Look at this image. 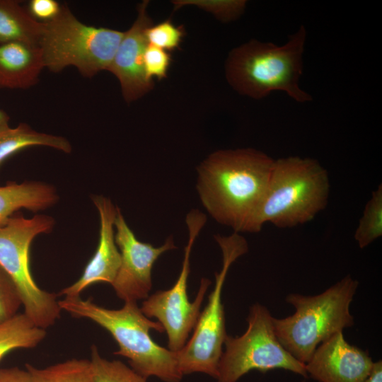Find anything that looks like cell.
Masks as SVG:
<instances>
[{
  "label": "cell",
  "instance_id": "6da1fadb",
  "mask_svg": "<svg viewBox=\"0 0 382 382\" xmlns=\"http://www.w3.org/2000/svg\"><path fill=\"white\" fill-rule=\"evenodd\" d=\"M274 159L254 149L218 150L197 168L196 188L209 214L233 232L251 233Z\"/></svg>",
  "mask_w": 382,
  "mask_h": 382
},
{
  "label": "cell",
  "instance_id": "7a4b0ae2",
  "mask_svg": "<svg viewBox=\"0 0 382 382\" xmlns=\"http://www.w3.org/2000/svg\"><path fill=\"white\" fill-rule=\"evenodd\" d=\"M62 310L85 318L106 330L118 345L114 354L128 359L130 367L143 377H157L164 382H180L177 352L156 343L150 330L164 332L158 322L146 317L137 302H125L120 309H108L80 296L59 301Z\"/></svg>",
  "mask_w": 382,
  "mask_h": 382
},
{
  "label": "cell",
  "instance_id": "3957f363",
  "mask_svg": "<svg viewBox=\"0 0 382 382\" xmlns=\"http://www.w3.org/2000/svg\"><path fill=\"white\" fill-rule=\"evenodd\" d=\"M306 38L301 26L282 46L252 40L233 49L225 65L228 82L240 94L254 99L281 91L299 103L311 100L299 84Z\"/></svg>",
  "mask_w": 382,
  "mask_h": 382
},
{
  "label": "cell",
  "instance_id": "277c9868",
  "mask_svg": "<svg viewBox=\"0 0 382 382\" xmlns=\"http://www.w3.org/2000/svg\"><path fill=\"white\" fill-rule=\"evenodd\" d=\"M330 187L328 173L317 160H274L251 233L260 231L265 223L292 228L311 221L326 207Z\"/></svg>",
  "mask_w": 382,
  "mask_h": 382
},
{
  "label": "cell",
  "instance_id": "5b68a950",
  "mask_svg": "<svg viewBox=\"0 0 382 382\" xmlns=\"http://www.w3.org/2000/svg\"><path fill=\"white\" fill-rule=\"evenodd\" d=\"M359 282L350 275L315 296L289 294L286 301L296 311L272 318L275 335L284 349L306 364L319 345L353 326L350 304Z\"/></svg>",
  "mask_w": 382,
  "mask_h": 382
},
{
  "label": "cell",
  "instance_id": "8992f818",
  "mask_svg": "<svg viewBox=\"0 0 382 382\" xmlns=\"http://www.w3.org/2000/svg\"><path fill=\"white\" fill-rule=\"evenodd\" d=\"M124 32L81 22L66 4L58 16L42 23L38 42L45 68L54 73L74 66L84 77L108 71Z\"/></svg>",
  "mask_w": 382,
  "mask_h": 382
},
{
  "label": "cell",
  "instance_id": "52a82bcc",
  "mask_svg": "<svg viewBox=\"0 0 382 382\" xmlns=\"http://www.w3.org/2000/svg\"><path fill=\"white\" fill-rule=\"evenodd\" d=\"M54 225V219L48 215L26 219L16 212L0 227V265L17 286L23 313L45 330L59 318L62 309L57 295L40 289L35 282L30 267V248L37 236L50 233Z\"/></svg>",
  "mask_w": 382,
  "mask_h": 382
},
{
  "label": "cell",
  "instance_id": "ba28073f",
  "mask_svg": "<svg viewBox=\"0 0 382 382\" xmlns=\"http://www.w3.org/2000/svg\"><path fill=\"white\" fill-rule=\"evenodd\" d=\"M214 238L221 250L222 267L215 273L214 288L199 316L190 339L177 352L183 376L201 373L216 378L227 335L221 301L223 286L232 264L248 250L247 241L238 233L227 236L216 234Z\"/></svg>",
  "mask_w": 382,
  "mask_h": 382
},
{
  "label": "cell",
  "instance_id": "9c48e42d",
  "mask_svg": "<svg viewBox=\"0 0 382 382\" xmlns=\"http://www.w3.org/2000/svg\"><path fill=\"white\" fill-rule=\"evenodd\" d=\"M272 318L267 307L260 303L250 308L245 332L240 336H226L216 382H237L253 370L265 373L279 369L308 377L305 364L295 359L278 340Z\"/></svg>",
  "mask_w": 382,
  "mask_h": 382
},
{
  "label": "cell",
  "instance_id": "30bf717a",
  "mask_svg": "<svg viewBox=\"0 0 382 382\" xmlns=\"http://www.w3.org/2000/svg\"><path fill=\"white\" fill-rule=\"evenodd\" d=\"M207 221L206 215L198 209H192L186 216L188 240L184 248L180 273L174 285L168 290L158 291L149 295L140 307L148 317L157 319L166 332L168 349L180 351L188 340L194 329L207 289L211 281L202 278L195 300L187 296V279L190 273V257L194 243Z\"/></svg>",
  "mask_w": 382,
  "mask_h": 382
},
{
  "label": "cell",
  "instance_id": "8fae6325",
  "mask_svg": "<svg viewBox=\"0 0 382 382\" xmlns=\"http://www.w3.org/2000/svg\"><path fill=\"white\" fill-rule=\"evenodd\" d=\"M115 241L120 253V265L111 284L124 302H137L149 296L154 264L165 252L176 248L173 236L154 247L139 241L117 207L115 219Z\"/></svg>",
  "mask_w": 382,
  "mask_h": 382
},
{
  "label": "cell",
  "instance_id": "7c38bea8",
  "mask_svg": "<svg viewBox=\"0 0 382 382\" xmlns=\"http://www.w3.org/2000/svg\"><path fill=\"white\" fill-rule=\"evenodd\" d=\"M148 4V1L139 4L137 17L130 28L124 32L108 69L118 79L127 103L139 99L154 86V82L146 79L144 69V55L148 45L146 31L152 25L147 13Z\"/></svg>",
  "mask_w": 382,
  "mask_h": 382
},
{
  "label": "cell",
  "instance_id": "4fadbf2b",
  "mask_svg": "<svg viewBox=\"0 0 382 382\" xmlns=\"http://www.w3.org/2000/svg\"><path fill=\"white\" fill-rule=\"evenodd\" d=\"M373 362L367 351L348 343L339 332L319 345L305 366L318 382H363Z\"/></svg>",
  "mask_w": 382,
  "mask_h": 382
},
{
  "label": "cell",
  "instance_id": "5bb4252c",
  "mask_svg": "<svg viewBox=\"0 0 382 382\" xmlns=\"http://www.w3.org/2000/svg\"><path fill=\"white\" fill-rule=\"evenodd\" d=\"M91 199L100 217L98 246L79 279L60 291L64 297L80 296L85 289L96 283L112 284L120 265L114 227L117 207L103 195H92Z\"/></svg>",
  "mask_w": 382,
  "mask_h": 382
},
{
  "label": "cell",
  "instance_id": "9a60e30c",
  "mask_svg": "<svg viewBox=\"0 0 382 382\" xmlns=\"http://www.w3.org/2000/svg\"><path fill=\"white\" fill-rule=\"evenodd\" d=\"M45 68L37 45L11 42L0 45V89H27Z\"/></svg>",
  "mask_w": 382,
  "mask_h": 382
},
{
  "label": "cell",
  "instance_id": "2e32d148",
  "mask_svg": "<svg viewBox=\"0 0 382 382\" xmlns=\"http://www.w3.org/2000/svg\"><path fill=\"white\" fill-rule=\"evenodd\" d=\"M59 197L54 185L35 180L8 182L0 186V227L21 209L33 212L54 205Z\"/></svg>",
  "mask_w": 382,
  "mask_h": 382
},
{
  "label": "cell",
  "instance_id": "e0dca14e",
  "mask_svg": "<svg viewBox=\"0 0 382 382\" xmlns=\"http://www.w3.org/2000/svg\"><path fill=\"white\" fill-rule=\"evenodd\" d=\"M42 23L33 18L20 1L0 0V45L23 42L37 45Z\"/></svg>",
  "mask_w": 382,
  "mask_h": 382
},
{
  "label": "cell",
  "instance_id": "ac0fdd59",
  "mask_svg": "<svg viewBox=\"0 0 382 382\" xmlns=\"http://www.w3.org/2000/svg\"><path fill=\"white\" fill-rule=\"evenodd\" d=\"M47 146L70 154L72 146L64 137L34 130L25 122L0 133V167L16 153L31 146Z\"/></svg>",
  "mask_w": 382,
  "mask_h": 382
},
{
  "label": "cell",
  "instance_id": "d6986e66",
  "mask_svg": "<svg viewBox=\"0 0 382 382\" xmlns=\"http://www.w3.org/2000/svg\"><path fill=\"white\" fill-rule=\"evenodd\" d=\"M45 335V330L35 325L24 313H17L0 323V360L13 350L36 347Z\"/></svg>",
  "mask_w": 382,
  "mask_h": 382
},
{
  "label": "cell",
  "instance_id": "ffe728a7",
  "mask_svg": "<svg viewBox=\"0 0 382 382\" xmlns=\"http://www.w3.org/2000/svg\"><path fill=\"white\" fill-rule=\"evenodd\" d=\"M35 382H94L91 362L72 359L40 369L26 364Z\"/></svg>",
  "mask_w": 382,
  "mask_h": 382
},
{
  "label": "cell",
  "instance_id": "44dd1931",
  "mask_svg": "<svg viewBox=\"0 0 382 382\" xmlns=\"http://www.w3.org/2000/svg\"><path fill=\"white\" fill-rule=\"evenodd\" d=\"M382 236V185L371 192L354 232V239L364 248Z\"/></svg>",
  "mask_w": 382,
  "mask_h": 382
},
{
  "label": "cell",
  "instance_id": "7402d4cb",
  "mask_svg": "<svg viewBox=\"0 0 382 382\" xmlns=\"http://www.w3.org/2000/svg\"><path fill=\"white\" fill-rule=\"evenodd\" d=\"M90 362L94 382H146L147 378L122 361L103 358L95 345Z\"/></svg>",
  "mask_w": 382,
  "mask_h": 382
},
{
  "label": "cell",
  "instance_id": "603a6c76",
  "mask_svg": "<svg viewBox=\"0 0 382 382\" xmlns=\"http://www.w3.org/2000/svg\"><path fill=\"white\" fill-rule=\"evenodd\" d=\"M184 35L183 27L176 26L168 19L152 24L146 31L148 43L166 51L178 49Z\"/></svg>",
  "mask_w": 382,
  "mask_h": 382
},
{
  "label": "cell",
  "instance_id": "cb8c5ba5",
  "mask_svg": "<svg viewBox=\"0 0 382 382\" xmlns=\"http://www.w3.org/2000/svg\"><path fill=\"white\" fill-rule=\"evenodd\" d=\"M21 306L22 301L16 285L0 265V323L18 313Z\"/></svg>",
  "mask_w": 382,
  "mask_h": 382
},
{
  "label": "cell",
  "instance_id": "d4e9b609",
  "mask_svg": "<svg viewBox=\"0 0 382 382\" xmlns=\"http://www.w3.org/2000/svg\"><path fill=\"white\" fill-rule=\"evenodd\" d=\"M175 8L185 4L197 6L212 12L221 21L227 22L238 18L243 12L245 1H178Z\"/></svg>",
  "mask_w": 382,
  "mask_h": 382
},
{
  "label": "cell",
  "instance_id": "484cf974",
  "mask_svg": "<svg viewBox=\"0 0 382 382\" xmlns=\"http://www.w3.org/2000/svg\"><path fill=\"white\" fill-rule=\"evenodd\" d=\"M170 62L171 56L168 51L148 43L144 55V69L148 81L154 82V78H166Z\"/></svg>",
  "mask_w": 382,
  "mask_h": 382
},
{
  "label": "cell",
  "instance_id": "4316f807",
  "mask_svg": "<svg viewBox=\"0 0 382 382\" xmlns=\"http://www.w3.org/2000/svg\"><path fill=\"white\" fill-rule=\"evenodd\" d=\"M61 8L62 4L55 0H31L27 11L37 21L46 23L56 18Z\"/></svg>",
  "mask_w": 382,
  "mask_h": 382
},
{
  "label": "cell",
  "instance_id": "83f0119b",
  "mask_svg": "<svg viewBox=\"0 0 382 382\" xmlns=\"http://www.w3.org/2000/svg\"><path fill=\"white\" fill-rule=\"evenodd\" d=\"M0 382H35L30 373L18 367L0 369Z\"/></svg>",
  "mask_w": 382,
  "mask_h": 382
},
{
  "label": "cell",
  "instance_id": "f1b7e54d",
  "mask_svg": "<svg viewBox=\"0 0 382 382\" xmlns=\"http://www.w3.org/2000/svg\"><path fill=\"white\" fill-rule=\"evenodd\" d=\"M363 382H382V361L373 362L371 369Z\"/></svg>",
  "mask_w": 382,
  "mask_h": 382
},
{
  "label": "cell",
  "instance_id": "f546056e",
  "mask_svg": "<svg viewBox=\"0 0 382 382\" xmlns=\"http://www.w3.org/2000/svg\"><path fill=\"white\" fill-rule=\"evenodd\" d=\"M9 116L2 110L0 109V133L8 129L9 126Z\"/></svg>",
  "mask_w": 382,
  "mask_h": 382
}]
</instances>
